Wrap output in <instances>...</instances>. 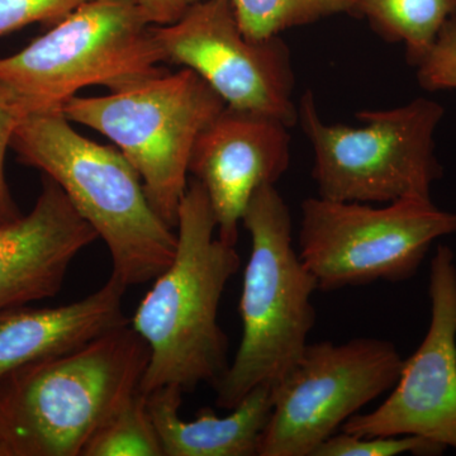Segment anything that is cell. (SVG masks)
Wrapping results in <instances>:
<instances>
[{"label":"cell","mask_w":456,"mask_h":456,"mask_svg":"<svg viewBox=\"0 0 456 456\" xmlns=\"http://www.w3.org/2000/svg\"><path fill=\"white\" fill-rule=\"evenodd\" d=\"M250 233L240 298L242 336L228 370L213 388L216 404L232 410L261 384H278L307 347L316 323V278L294 250L289 207L275 185L261 187L242 216Z\"/></svg>","instance_id":"obj_4"},{"label":"cell","mask_w":456,"mask_h":456,"mask_svg":"<svg viewBox=\"0 0 456 456\" xmlns=\"http://www.w3.org/2000/svg\"><path fill=\"white\" fill-rule=\"evenodd\" d=\"M445 450L440 444L413 435L356 436L342 431L327 439L314 456L439 455Z\"/></svg>","instance_id":"obj_19"},{"label":"cell","mask_w":456,"mask_h":456,"mask_svg":"<svg viewBox=\"0 0 456 456\" xmlns=\"http://www.w3.org/2000/svg\"><path fill=\"white\" fill-rule=\"evenodd\" d=\"M431 322L424 341L404 360L398 382L375 411L358 413L341 430L356 436L424 437L456 449V264L440 245L431 260Z\"/></svg>","instance_id":"obj_11"},{"label":"cell","mask_w":456,"mask_h":456,"mask_svg":"<svg viewBox=\"0 0 456 456\" xmlns=\"http://www.w3.org/2000/svg\"><path fill=\"white\" fill-rule=\"evenodd\" d=\"M82 456H164L147 395L140 389L134 393L93 435Z\"/></svg>","instance_id":"obj_18"},{"label":"cell","mask_w":456,"mask_h":456,"mask_svg":"<svg viewBox=\"0 0 456 456\" xmlns=\"http://www.w3.org/2000/svg\"><path fill=\"white\" fill-rule=\"evenodd\" d=\"M154 31L165 62L193 70L227 107L298 125L289 47L281 36L246 37L228 0H202Z\"/></svg>","instance_id":"obj_10"},{"label":"cell","mask_w":456,"mask_h":456,"mask_svg":"<svg viewBox=\"0 0 456 456\" xmlns=\"http://www.w3.org/2000/svg\"><path fill=\"white\" fill-rule=\"evenodd\" d=\"M126 289L110 274L104 285L79 301L0 312V379L26 365L77 349L117 327L130 325L131 318L123 311Z\"/></svg>","instance_id":"obj_14"},{"label":"cell","mask_w":456,"mask_h":456,"mask_svg":"<svg viewBox=\"0 0 456 456\" xmlns=\"http://www.w3.org/2000/svg\"><path fill=\"white\" fill-rule=\"evenodd\" d=\"M154 26L137 0H88L13 55L0 86L27 114L56 112L88 86L117 92L163 73Z\"/></svg>","instance_id":"obj_5"},{"label":"cell","mask_w":456,"mask_h":456,"mask_svg":"<svg viewBox=\"0 0 456 456\" xmlns=\"http://www.w3.org/2000/svg\"><path fill=\"white\" fill-rule=\"evenodd\" d=\"M404 360L391 341L354 338L307 345L273 388L259 456H314L360 410L392 391Z\"/></svg>","instance_id":"obj_9"},{"label":"cell","mask_w":456,"mask_h":456,"mask_svg":"<svg viewBox=\"0 0 456 456\" xmlns=\"http://www.w3.org/2000/svg\"><path fill=\"white\" fill-rule=\"evenodd\" d=\"M88 0H0V37L33 23L56 25Z\"/></svg>","instance_id":"obj_21"},{"label":"cell","mask_w":456,"mask_h":456,"mask_svg":"<svg viewBox=\"0 0 456 456\" xmlns=\"http://www.w3.org/2000/svg\"><path fill=\"white\" fill-rule=\"evenodd\" d=\"M351 14L365 18L383 40L402 44L417 66L456 14V0H350Z\"/></svg>","instance_id":"obj_16"},{"label":"cell","mask_w":456,"mask_h":456,"mask_svg":"<svg viewBox=\"0 0 456 456\" xmlns=\"http://www.w3.org/2000/svg\"><path fill=\"white\" fill-rule=\"evenodd\" d=\"M143 14L152 26H167L176 22L202 0H137Z\"/></svg>","instance_id":"obj_23"},{"label":"cell","mask_w":456,"mask_h":456,"mask_svg":"<svg viewBox=\"0 0 456 456\" xmlns=\"http://www.w3.org/2000/svg\"><path fill=\"white\" fill-rule=\"evenodd\" d=\"M176 250L134 312L131 326L149 346L140 391L163 387L184 393L212 387L226 374L228 338L218 325L224 288L241 257L216 237L217 221L206 189L191 179L179 206Z\"/></svg>","instance_id":"obj_1"},{"label":"cell","mask_w":456,"mask_h":456,"mask_svg":"<svg viewBox=\"0 0 456 456\" xmlns=\"http://www.w3.org/2000/svg\"><path fill=\"white\" fill-rule=\"evenodd\" d=\"M298 254L318 289L338 290L415 277L431 245L456 232V213L431 200L386 207L308 198L301 206Z\"/></svg>","instance_id":"obj_8"},{"label":"cell","mask_w":456,"mask_h":456,"mask_svg":"<svg viewBox=\"0 0 456 456\" xmlns=\"http://www.w3.org/2000/svg\"><path fill=\"white\" fill-rule=\"evenodd\" d=\"M0 456H3V455H2V450H0Z\"/></svg>","instance_id":"obj_24"},{"label":"cell","mask_w":456,"mask_h":456,"mask_svg":"<svg viewBox=\"0 0 456 456\" xmlns=\"http://www.w3.org/2000/svg\"><path fill=\"white\" fill-rule=\"evenodd\" d=\"M290 163L289 127L273 117L224 107L200 132L189 174L206 189L217 236L236 246L251 198L275 185Z\"/></svg>","instance_id":"obj_12"},{"label":"cell","mask_w":456,"mask_h":456,"mask_svg":"<svg viewBox=\"0 0 456 456\" xmlns=\"http://www.w3.org/2000/svg\"><path fill=\"white\" fill-rule=\"evenodd\" d=\"M26 116L20 102L8 90L0 86V224L16 220L22 216L12 197L5 178V156L8 149H11L18 125Z\"/></svg>","instance_id":"obj_22"},{"label":"cell","mask_w":456,"mask_h":456,"mask_svg":"<svg viewBox=\"0 0 456 456\" xmlns=\"http://www.w3.org/2000/svg\"><path fill=\"white\" fill-rule=\"evenodd\" d=\"M416 68L421 88L428 92L456 89V14L443 26L431 50Z\"/></svg>","instance_id":"obj_20"},{"label":"cell","mask_w":456,"mask_h":456,"mask_svg":"<svg viewBox=\"0 0 456 456\" xmlns=\"http://www.w3.org/2000/svg\"><path fill=\"white\" fill-rule=\"evenodd\" d=\"M145 340L130 325L0 379L3 456H82L108 419L140 389Z\"/></svg>","instance_id":"obj_2"},{"label":"cell","mask_w":456,"mask_h":456,"mask_svg":"<svg viewBox=\"0 0 456 456\" xmlns=\"http://www.w3.org/2000/svg\"><path fill=\"white\" fill-rule=\"evenodd\" d=\"M246 37H277L294 27L312 25L338 14H351L350 0H228Z\"/></svg>","instance_id":"obj_17"},{"label":"cell","mask_w":456,"mask_h":456,"mask_svg":"<svg viewBox=\"0 0 456 456\" xmlns=\"http://www.w3.org/2000/svg\"><path fill=\"white\" fill-rule=\"evenodd\" d=\"M443 117L440 103L417 98L393 110L356 113L359 127L326 123L307 90L299 99L298 125L314 149L318 197L360 203L431 200L432 184L443 175L434 140Z\"/></svg>","instance_id":"obj_7"},{"label":"cell","mask_w":456,"mask_h":456,"mask_svg":"<svg viewBox=\"0 0 456 456\" xmlns=\"http://www.w3.org/2000/svg\"><path fill=\"white\" fill-rule=\"evenodd\" d=\"M11 149L64 191L106 242L126 287L154 281L173 261L176 232L152 208L139 173L117 147L82 136L61 110L27 114Z\"/></svg>","instance_id":"obj_3"},{"label":"cell","mask_w":456,"mask_h":456,"mask_svg":"<svg viewBox=\"0 0 456 456\" xmlns=\"http://www.w3.org/2000/svg\"><path fill=\"white\" fill-rule=\"evenodd\" d=\"M273 384H261L220 417L200 408L194 419L179 415L184 392L163 387L147 395L164 456H255L273 411Z\"/></svg>","instance_id":"obj_15"},{"label":"cell","mask_w":456,"mask_h":456,"mask_svg":"<svg viewBox=\"0 0 456 456\" xmlns=\"http://www.w3.org/2000/svg\"><path fill=\"white\" fill-rule=\"evenodd\" d=\"M224 107L200 75L183 68L103 97L75 95L62 113L117 145L139 173L152 208L176 228L191 151L200 132Z\"/></svg>","instance_id":"obj_6"},{"label":"cell","mask_w":456,"mask_h":456,"mask_svg":"<svg viewBox=\"0 0 456 456\" xmlns=\"http://www.w3.org/2000/svg\"><path fill=\"white\" fill-rule=\"evenodd\" d=\"M97 239L64 191L42 176L32 211L0 224V312L55 297L75 257Z\"/></svg>","instance_id":"obj_13"}]
</instances>
